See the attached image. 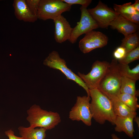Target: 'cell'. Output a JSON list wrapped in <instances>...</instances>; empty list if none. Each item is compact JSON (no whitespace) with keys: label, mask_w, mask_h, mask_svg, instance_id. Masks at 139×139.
Returning a JSON list of instances; mask_svg holds the SVG:
<instances>
[{"label":"cell","mask_w":139,"mask_h":139,"mask_svg":"<svg viewBox=\"0 0 139 139\" xmlns=\"http://www.w3.org/2000/svg\"><path fill=\"white\" fill-rule=\"evenodd\" d=\"M27 120L30 126L33 128H43L46 130L54 128L61 121L57 112L48 111L41 108L38 105H34L27 111Z\"/></svg>","instance_id":"7a4b0ae2"},{"label":"cell","mask_w":139,"mask_h":139,"mask_svg":"<svg viewBox=\"0 0 139 139\" xmlns=\"http://www.w3.org/2000/svg\"><path fill=\"white\" fill-rule=\"evenodd\" d=\"M117 60L115 58L110 63L106 74L100 81L97 89L109 99L118 97L120 94L121 76Z\"/></svg>","instance_id":"3957f363"},{"label":"cell","mask_w":139,"mask_h":139,"mask_svg":"<svg viewBox=\"0 0 139 139\" xmlns=\"http://www.w3.org/2000/svg\"><path fill=\"white\" fill-rule=\"evenodd\" d=\"M108 37L102 33L91 31L85 34L84 37L79 42V48L81 51L84 54L93 50L103 47L107 44Z\"/></svg>","instance_id":"30bf717a"},{"label":"cell","mask_w":139,"mask_h":139,"mask_svg":"<svg viewBox=\"0 0 139 139\" xmlns=\"http://www.w3.org/2000/svg\"><path fill=\"white\" fill-rule=\"evenodd\" d=\"M136 81L125 77L121 76L120 93L128 94L136 97L138 96L139 92L136 90L135 87Z\"/></svg>","instance_id":"e0dca14e"},{"label":"cell","mask_w":139,"mask_h":139,"mask_svg":"<svg viewBox=\"0 0 139 139\" xmlns=\"http://www.w3.org/2000/svg\"><path fill=\"white\" fill-rule=\"evenodd\" d=\"M13 6L15 16L18 20L25 22H34L38 19L37 16L33 15L29 10L25 0H14Z\"/></svg>","instance_id":"7c38bea8"},{"label":"cell","mask_w":139,"mask_h":139,"mask_svg":"<svg viewBox=\"0 0 139 139\" xmlns=\"http://www.w3.org/2000/svg\"><path fill=\"white\" fill-rule=\"evenodd\" d=\"M55 24L54 38L59 43L68 40L72 29L69 22L62 15L53 20Z\"/></svg>","instance_id":"8fae6325"},{"label":"cell","mask_w":139,"mask_h":139,"mask_svg":"<svg viewBox=\"0 0 139 139\" xmlns=\"http://www.w3.org/2000/svg\"><path fill=\"white\" fill-rule=\"evenodd\" d=\"M63 2L72 5L73 4L81 5L85 7H87L92 2L91 0H62Z\"/></svg>","instance_id":"d4e9b609"},{"label":"cell","mask_w":139,"mask_h":139,"mask_svg":"<svg viewBox=\"0 0 139 139\" xmlns=\"http://www.w3.org/2000/svg\"><path fill=\"white\" fill-rule=\"evenodd\" d=\"M109 26L122 34L124 37L136 32L139 29L138 25L131 22L120 15L111 22Z\"/></svg>","instance_id":"4fadbf2b"},{"label":"cell","mask_w":139,"mask_h":139,"mask_svg":"<svg viewBox=\"0 0 139 139\" xmlns=\"http://www.w3.org/2000/svg\"><path fill=\"white\" fill-rule=\"evenodd\" d=\"M44 64L50 68L58 70L62 72L67 79L72 80L82 87L86 92L87 96L90 97V90L83 80L67 67L66 62L61 58L58 53L53 50L50 53L43 62Z\"/></svg>","instance_id":"277c9868"},{"label":"cell","mask_w":139,"mask_h":139,"mask_svg":"<svg viewBox=\"0 0 139 139\" xmlns=\"http://www.w3.org/2000/svg\"><path fill=\"white\" fill-rule=\"evenodd\" d=\"M133 120L136 122L137 124L138 128L139 127V117L138 116H136L134 118Z\"/></svg>","instance_id":"f1b7e54d"},{"label":"cell","mask_w":139,"mask_h":139,"mask_svg":"<svg viewBox=\"0 0 139 139\" xmlns=\"http://www.w3.org/2000/svg\"><path fill=\"white\" fill-rule=\"evenodd\" d=\"M120 100L132 110L136 111L139 108L136 96L128 94L120 93L118 97Z\"/></svg>","instance_id":"ffe728a7"},{"label":"cell","mask_w":139,"mask_h":139,"mask_svg":"<svg viewBox=\"0 0 139 139\" xmlns=\"http://www.w3.org/2000/svg\"><path fill=\"white\" fill-rule=\"evenodd\" d=\"M126 53L125 49L120 46L117 48L114 51L113 56L115 58L118 60L123 58Z\"/></svg>","instance_id":"484cf974"},{"label":"cell","mask_w":139,"mask_h":139,"mask_svg":"<svg viewBox=\"0 0 139 139\" xmlns=\"http://www.w3.org/2000/svg\"><path fill=\"white\" fill-rule=\"evenodd\" d=\"M110 63L97 60L93 63L91 71L85 74L79 72L78 75L83 80L90 90L97 89L100 81L107 73Z\"/></svg>","instance_id":"8992f818"},{"label":"cell","mask_w":139,"mask_h":139,"mask_svg":"<svg viewBox=\"0 0 139 139\" xmlns=\"http://www.w3.org/2000/svg\"><path fill=\"white\" fill-rule=\"evenodd\" d=\"M18 129L19 134L24 139H45L46 136L47 130L43 128L20 126Z\"/></svg>","instance_id":"2e32d148"},{"label":"cell","mask_w":139,"mask_h":139,"mask_svg":"<svg viewBox=\"0 0 139 139\" xmlns=\"http://www.w3.org/2000/svg\"><path fill=\"white\" fill-rule=\"evenodd\" d=\"M90 93L91 99L90 108L92 118L101 124L108 121L115 125L117 116L110 100L97 88L90 90Z\"/></svg>","instance_id":"6da1fadb"},{"label":"cell","mask_w":139,"mask_h":139,"mask_svg":"<svg viewBox=\"0 0 139 139\" xmlns=\"http://www.w3.org/2000/svg\"><path fill=\"white\" fill-rule=\"evenodd\" d=\"M110 100L112 103L114 111L116 116L134 118L136 116V111L127 106L120 100L118 97L115 98Z\"/></svg>","instance_id":"9a60e30c"},{"label":"cell","mask_w":139,"mask_h":139,"mask_svg":"<svg viewBox=\"0 0 139 139\" xmlns=\"http://www.w3.org/2000/svg\"><path fill=\"white\" fill-rule=\"evenodd\" d=\"M72 5L62 0H40L37 17L44 21L54 20L62 13L70 11Z\"/></svg>","instance_id":"5b68a950"},{"label":"cell","mask_w":139,"mask_h":139,"mask_svg":"<svg viewBox=\"0 0 139 139\" xmlns=\"http://www.w3.org/2000/svg\"><path fill=\"white\" fill-rule=\"evenodd\" d=\"M139 59V46L134 50L127 53L124 57L118 60L120 64L128 65L129 63Z\"/></svg>","instance_id":"7402d4cb"},{"label":"cell","mask_w":139,"mask_h":139,"mask_svg":"<svg viewBox=\"0 0 139 139\" xmlns=\"http://www.w3.org/2000/svg\"><path fill=\"white\" fill-rule=\"evenodd\" d=\"M119 71L121 76L136 81L139 79V64L131 69L128 65L118 63Z\"/></svg>","instance_id":"d6986e66"},{"label":"cell","mask_w":139,"mask_h":139,"mask_svg":"<svg viewBox=\"0 0 139 139\" xmlns=\"http://www.w3.org/2000/svg\"><path fill=\"white\" fill-rule=\"evenodd\" d=\"M114 10L118 15L124 14H133L137 12L133 6L132 3L129 2L122 5L114 4Z\"/></svg>","instance_id":"44dd1931"},{"label":"cell","mask_w":139,"mask_h":139,"mask_svg":"<svg viewBox=\"0 0 139 139\" xmlns=\"http://www.w3.org/2000/svg\"><path fill=\"white\" fill-rule=\"evenodd\" d=\"M120 46L125 49L126 53L139 46V37L137 31L125 37L121 40Z\"/></svg>","instance_id":"ac0fdd59"},{"label":"cell","mask_w":139,"mask_h":139,"mask_svg":"<svg viewBox=\"0 0 139 139\" xmlns=\"http://www.w3.org/2000/svg\"><path fill=\"white\" fill-rule=\"evenodd\" d=\"M112 139H120L116 134H112L111 135Z\"/></svg>","instance_id":"f546056e"},{"label":"cell","mask_w":139,"mask_h":139,"mask_svg":"<svg viewBox=\"0 0 139 139\" xmlns=\"http://www.w3.org/2000/svg\"><path fill=\"white\" fill-rule=\"evenodd\" d=\"M132 6L135 10L137 12H139V0H136L135 3L132 4Z\"/></svg>","instance_id":"83f0119b"},{"label":"cell","mask_w":139,"mask_h":139,"mask_svg":"<svg viewBox=\"0 0 139 139\" xmlns=\"http://www.w3.org/2000/svg\"><path fill=\"white\" fill-rule=\"evenodd\" d=\"M90 97L78 96L74 106L69 112V118L73 121H82L86 125H91L92 116L90 110Z\"/></svg>","instance_id":"52a82bcc"},{"label":"cell","mask_w":139,"mask_h":139,"mask_svg":"<svg viewBox=\"0 0 139 139\" xmlns=\"http://www.w3.org/2000/svg\"><path fill=\"white\" fill-rule=\"evenodd\" d=\"M125 19L134 24L139 25V12L133 14H124L120 15Z\"/></svg>","instance_id":"cb8c5ba5"},{"label":"cell","mask_w":139,"mask_h":139,"mask_svg":"<svg viewBox=\"0 0 139 139\" xmlns=\"http://www.w3.org/2000/svg\"><path fill=\"white\" fill-rule=\"evenodd\" d=\"M81 12L80 21L72 29L68 41L72 44L76 42L81 35L99 28L94 20L88 12L87 8L81 6L80 8Z\"/></svg>","instance_id":"ba28073f"},{"label":"cell","mask_w":139,"mask_h":139,"mask_svg":"<svg viewBox=\"0 0 139 139\" xmlns=\"http://www.w3.org/2000/svg\"><path fill=\"white\" fill-rule=\"evenodd\" d=\"M40 0H25L29 10L34 15L37 16L38 7Z\"/></svg>","instance_id":"603a6c76"},{"label":"cell","mask_w":139,"mask_h":139,"mask_svg":"<svg viewBox=\"0 0 139 139\" xmlns=\"http://www.w3.org/2000/svg\"><path fill=\"white\" fill-rule=\"evenodd\" d=\"M87 10L99 27L103 29H107L110 23L119 15L114 9L101 1L95 7Z\"/></svg>","instance_id":"9c48e42d"},{"label":"cell","mask_w":139,"mask_h":139,"mask_svg":"<svg viewBox=\"0 0 139 139\" xmlns=\"http://www.w3.org/2000/svg\"><path fill=\"white\" fill-rule=\"evenodd\" d=\"M134 118L117 116L115 122V130L116 132H124L129 137L134 136V130L133 126Z\"/></svg>","instance_id":"5bb4252c"},{"label":"cell","mask_w":139,"mask_h":139,"mask_svg":"<svg viewBox=\"0 0 139 139\" xmlns=\"http://www.w3.org/2000/svg\"><path fill=\"white\" fill-rule=\"evenodd\" d=\"M5 134L9 139H24L21 137H19L15 136L14 132L11 129L5 131Z\"/></svg>","instance_id":"4316f807"}]
</instances>
